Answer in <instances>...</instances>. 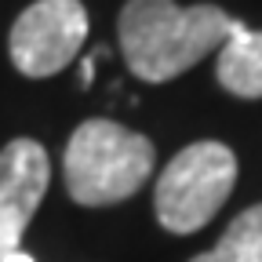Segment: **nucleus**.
Segmentation results:
<instances>
[{"label":"nucleus","instance_id":"nucleus-1","mask_svg":"<svg viewBox=\"0 0 262 262\" xmlns=\"http://www.w3.org/2000/svg\"><path fill=\"white\" fill-rule=\"evenodd\" d=\"M241 26L215 4L179 8L175 0H127L117 37L127 70L146 84H164L219 51Z\"/></svg>","mask_w":262,"mask_h":262},{"label":"nucleus","instance_id":"nucleus-2","mask_svg":"<svg viewBox=\"0 0 262 262\" xmlns=\"http://www.w3.org/2000/svg\"><path fill=\"white\" fill-rule=\"evenodd\" d=\"M153 142L117 120H84L62 157L66 189L84 208H106L135 196L153 175Z\"/></svg>","mask_w":262,"mask_h":262},{"label":"nucleus","instance_id":"nucleus-3","mask_svg":"<svg viewBox=\"0 0 262 262\" xmlns=\"http://www.w3.org/2000/svg\"><path fill=\"white\" fill-rule=\"evenodd\" d=\"M233 186H237L233 149L215 139L189 142L171 157V164L157 179V189H153L157 222L179 237L196 233L219 215Z\"/></svg>","mask_w":262,"mask_h":262},{"label":"nucleus","instance_id":"nucleus-4","mask_svg":"<svg viewBox=\"0 0 262 262\" xmlns=\"http://www.w3.org/2000/svg\"><path fill=\"white\" fill-rule=\"evenodd\" d=\"M88 40V11L80 0H37L11 26V62L22 77L44 80L66 70Z\"/></svg>","mask_w":262,"mask_h":262},{"label":"nucleus","instance_id":"nucleus-5","mask_svg":"<svg viewBox=\"0 0 262 262\" xmlns=\"http://www.w3.org/2000/svg\"><path fill=\"white\" fill-rule=\"evenodd\" d=\"M51 182V157L40 142L15 139L0 149V255L18 251L29 219Z\"/></svg>","mask_w":262,"mask_h":262},{"label":"nucleus","instance_id":"nucleus-6","mask_svg":"<svg viewBox=\"0 0 262 262\" xmlns=\"http://www.w3.org/2000/svg\"><path fill=\"white\" fill-rule=\"evenodd\" d=\"M215 55V77L229 95L262 98V29L241 26Z\"/></svg>","mask_w":262,"mask_h":262},{"label":"nucleus","instance_id":"nucleus-7","mask_svg":"<svg viewBox=\"0 0 262 262\" xmlns=\"http://www.w3.org/2000/svg\"><path fill=\"white\" fill-rule=\"evenodd\" d=\"M189 262H262V204L241 211L211 251Z\"/></svg>","mask_w":262,"mask_h":262},{"label":"nucleus","instance_id":"nucleus-8","mask_svg":"<svg viewBox=\"0 0 262 262\" xmlns=\"http://www.w3.org/2000/svg\"><path fill=\"white\" fill-rule=\"evenodd\" d=\"M0 262H33V258H29V255L18 248V251H8V255H0Z\"/></svg>","mask_w":262,"mask_h":262}]
</instances>
